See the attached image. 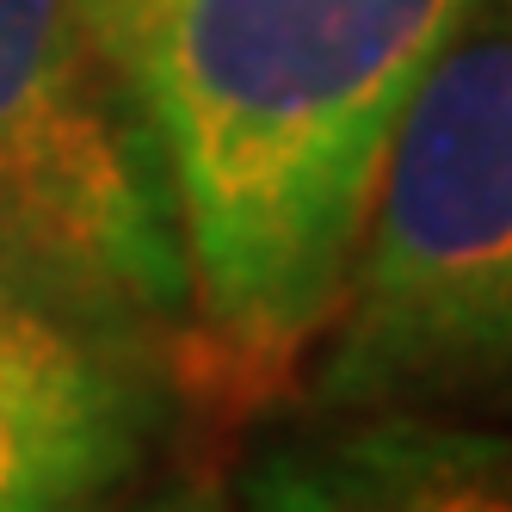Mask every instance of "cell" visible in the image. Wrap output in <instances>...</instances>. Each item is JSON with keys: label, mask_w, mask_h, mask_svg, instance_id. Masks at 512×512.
<instances>
[{"label": "cell", "mask_w": 512, "mask_h": 512, "mask_svg": "<svg viewBox=\"0 0 512 512\" xmlns=\"http://www.w3.org/2000/svg\"><path fill=\"white\" fill-rule=\"evenodd\" d=\"M475 0H118L192 260L186 389L253 408L340 297L383 142Z\"/></svg>", "instance_id": "cell-1"}, {"label": "cell", "mask_w": 512, "mask_h": 512, "mask_svg": "<svg viewBox=\"0 0 512 512\" xmlns=\"http://www.w3.org/2000/svg\"><path fill=\"white\" fill-rule=\"evenodd\" d=\"M155 358L0 284V512L124 494L161 432Z\"/></svg>", "instance_id": "cell-4"}, {"label": "cell", "mask_w": 512, "mask_h": 512, "mask_svg": "<svg viewBox=\"0 0 512 512\" xmlns=\"http://www.w3.org/2000/svg\"><path fill=\"white\" fill-rule=\"evenodd\" d=\"M0 284L186 377V223L118 0H0Z\"/></svg>", "instance_id": "cell-3"}, {"label": "cell", "mask_w": 512, "mask_h": 512, "mask_svg": "<svg viewBox=\"0 0 512 512\" xmlns=\"http://www.w3.org/2000/svg\"><path fill=\"white\" fill-rule=\"evenodd\" d=\"M278 512H512V420L426 408H309L235 469Z\"/></svg>", "instance_id": "cell-5"}, {"label": "cell", "mask_w": 512, "mask_h": 512, "mask_svg": "<svg viewBox=\"0 0 512 512\" xmlns=\"http://www.w3.org/2000/svg\"><path fill=\"white\" fill-rule=\"evenodd\" d=\"M303 364L309 408L512 420V0H475L401 105Z\"/></svg>", "instance_id": "cell-2"}]
</instances>
